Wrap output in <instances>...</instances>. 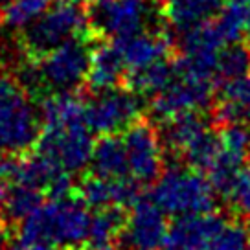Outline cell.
<instances>
[{
    "mask_svg": "<svg viewBox=\"0 0 250 250\" xmlns=\"http://www.w3.org/2000/svg\"><path fill=\"white\" fill-rule=\"evenodd\" d=\"M88 171L103 179L129 177V162L122 134H100V138L94 140Z\"/></svg>",
    "mask_w": 250,
    "mask_h": 250,
    "instance_id": "e0dca14e",
    "label": "cell"
},
{
    "mask_svg": "<svg viewBox=\"0 0 250 250\" xmlns=\"http://www.w3.org/2000/svg\"><path fill=\"white\" fill-rule=\"evenodd\" d=\"M129 210H131L129 206H122V204H107L102 208H94L86 245L90 249L116 245L122 230L127 225Z\"/></svg>",
    "mask_w": 250,
    "mask_h": 250,
    "instance_id": "d6986e66",
    "label": "cell"
},
{
    "mask_svg": "<svg viewBox=\"0 0 250 250\" xmlns=\"http://www.w3.org/2000/svg\"><path fill=\"white\" fill-rule=\"evenodd\" d=\"M42 129L41 110L19 79L0 72V151L26 153Z\"/></svg>",
    "mask_w": 250,
    "mask_h": 250,
    "instance_id": "3957f363",
    "label": "cell"
},
{
    "mask_svg": "<svg viewBox=\"0 0 250 250\" xmlns=\"http://www.w3.org/2000/svg\"><path fill=\"white\" fill-rule=\"evenodd\" d=\"M122 134L129 175L142 186L155 184L166 167V151L158 127L151 118H138Z\"/></svg>",
    "mask_w": 250,
    "mask_h": 250,
    "instance_id": "ba28073f",
    "label": "cell"
},
{
    "mask_svg": "<svg viewBox=\"0 0 250 250\" xmlns=\"http://www.w3.org/2000/svg\"><path fill=\"white\" fill-rule=\"evenodd\" d=\"M85 122L96 134L124 133L129 125L136 122L146 109L140 94L129 90L127 86H114L100 92H86Z\"/></svg>",
    "mask_w": 250,
    "mask_h": 250,
    "instance_id": "52a82bcc",
    "label": "cell"
},
{
    "mask_svg": "<svg viewBox=\"0 0 250 250\" xmlns=\"http://www.w3.org/2000/svg\"><path fill=\"white\" fill-rule=\"evenodd\" d=\"M211 125H215L211 114H206V110H191L177 114L162 124H156V127L162 138L166 155L169 156L171 162H180L186 149L201 134L206 133Z\"/></svg>",
    "mask_w": 250,
    "mask_h": 250,
    "instance_id": "7c38bea8",
    "label": "cell"
},
{
    "mask_svg": "<svg viewBox=\"0 0 250 250\" xmlns=\"http://www.w3.org/2000/svg\"><path fill=\"white\" fill-rule=\"evenodd\" d=\"M227 0H164L162 17L175 31L184 33L213 21L223 11Z\"/></svg>",
    "mask_w": 250,
    "mask_h": 250,
    "instance_id": "2e32d148",
    "label": "cell"
},
{
    "mask_svg": "<svg viewBox=\"0 0 250 250\" xmlns=\"http://www.w3.org/2000/svg\"><path fill=\"white\" fill-rule=\"evenodd\" d=\"M46 201V195L22 184H11L6 197V203L0 208V223L8 230V234L17 239L19 237V228L24 219L31 215L33 211L41 208Z\"/></svg>",
    "mask_w": 250,
    "mask_h": 250,
    "instance_id": "ac0fdd59",
    "label": "cell"
},
{
    "mask_svg": "<svg viewBox=\"0 0 250 250\" xmlns=\"http://www.w3.org/2000/svg\"><path fill=\"white\" fill-rule=\"evenodd\" d=\"M151 199L166 215L173 217L208 213L215 210L217 204V195L206 175L179 162H171L156 179Z\"/></svg>",
    "mask_w": 250,
    "mask_h": 250,
    "instance_id": "7a4b0ae2",
    "label": "cell"
},
{
    "mask_svg": "<svg viewBox=\"0 0 250 250\" xmlns=\"http://www.w3.org/2000/svg\"><path fill=\"white\" fill-rule=\"evenodd\" d=\"M124 55L127 72L147 66L151 62L167 59L171 52V41L160 30H147L131 35L127 39L114 41Z\"/></svg>",
    "mask_w": 250,
    "mask_h": 250,
    "instance_id": "9a60e30c",
    "label": "cell"
},
{
    "mask_svg": "<svg viewBox=\"0 0 250 250\" xmlns=\"http://www.w3.org/2000/svg\"><path fill=\"white\" fill-rule=\"evenodd\" d=\"M225 211L230 215L250 219V164H243L237 171L228 193L223 197Z\"/></svg>",
    "mask_w": 250,
    "mask_h": 250,
    "instance_id": "cb8c5ba5",
    "label": "cell"
},
{
    "mask_svg": "<svg viewBox=\"0 0 250 250\" xmlns=\"http://www.w3.org/2000/svg\"><path fill=\"white\" fill-rule=\"evenodd\" d=\"M21 31V48L26 57L39 59L64 41L90 33L86 6L81 0H54L37 21Z\"/></svg>",
    "mask_w": 250,
    "mask_h": 250,
    "instance_id": "277c9868",
    "label": "cell"
},
{
    "mask_svg": "<svg viewBox=\"0 0 250 250\" xmlns=\"http://www.w3.org/2000/svg\"><path fill=\"white\" fill-rule=\"evenodd\" d=\"M249 2H250V0H249Z\"/></svg>",
    "mask_w": 250,
    "mask_h": 250,
    "instance_id": "f546056e",
    "label": "cell"
},
{
    "mask_svg": "<svg viewBox=\"0 0 250 250\" xmlns=\"http://www.w3.org/2000/svg\"><path fill=\"white\" fill-rule=\"evenodd\" d=\"M0 19H2V15H0Z\"/></svg>",
    "mask_w": 250,
    "mask_h": 250,
    "instance_id": "83f0119b",
    "label": "cell"
},
{
    "mask_svg": "<svg viewBox=\"0 0 250 250\" xmlns=\"http://www.w3.org/2000/svg\"><path fill=\"white\" fill-rule=\"evenodd\" d=\"M166 213L151 197L142 195L129 210L127 225L118 237L124 250H160L167 235Z\"/></svg>",
    "mask_w": 250,
    "mask_h": 250,
    "instance_id": "30bf717a",
    "label": "cell"
},
{
    "mask_svg": "<svg viewBox=\"0 0 250 250\" xmlns=\"http://www.w3.org/2000/svg\"><path fill=\"white\" fill-rule=\"evenodd\" d=\"M92 131L85 120L74 124H42L33 151L55 160L64 171L79 175L92 158Z\"/></svg>",
    "mask_w": 250,
    "mask_h": 250,
    "instance_id": "8992f818",
    "label": "cell"
},
{
    "mask_svg": "<svg viewBox=\"0 0 250 250\" xmlns=\"http://www.w3.org/2000/svg\"><path fill=\"white\" fill-rule=\"evenodd\" d=\"M88 37L92 35L83 33L72 37L39 59H33L21 81L24 88L35 92L48 90L50 94L83 88L92 57Z\"/></svg>",
    "mask_w": 250,
    "mask_h": 250,
    "instance_id": "6da1fadb",
    "label": "cell"
},
{
    "mask_svg": "<svg viewBox=\"0 0 250 250\" xmlns=\"http://www.w3.org/2000/svg\"><path fill=\"white\" fill-rule=\"evenodd\" d=\"M247 74H250V48L237 41L225 44L219 52L217 76L223 81H232Z\"/></svg>",
    "mask_w": 250,
    "mask_h": 250,
    "instance_id": "603a6c76",
    "label": "cell"
},
{
    "mask_svg": "<svg viewBox=\"0 0 250 250\" xmlns=\"http://www.w3.org/2000/svg\"><path fill=\"white\" fill-rule=\"evenodd\" d=\"M175 74H177L175 62L167 61V59H160V61L151 62L147 66L129 70L125 74L122 86H127L129 90L140 94L142 98H153L171 83Z\"/></svg>",
    "mask_w": 250,
    "mask_h": 250,
    "instance_id": "ffe728a7",
    "label": "cell"
},
{
    "mask_svg": "<svg viewBox=\"0 0 250 250\" xmlns=\"http://www.w3.org/2000/svg\"><path fill=\"white\" fill-rule=\"evenodd\" d=\"M88 2H92V0H88Z\"/></svg>",
    "mask_w": 250,
    "mask_h": 250,
    "instance_id": "4316f807",
    "label": "cell"
},
{
    "mask_svg": "<svg viewBox=\"0 0 250 250\" xmlns=\"http://www.w3.org/2000/svg\"><path fill=\"white\" fill-rule=\"evenodd\" d=\"M48 250H55V249H48Z\"/></svg>",
    "mask_w": 250,
    "mask_h": 250,
    "instance_id": "484cf974",
    "label": "cell"
},
{
    "mask_svg": "<svg viewBox=\"0 0 250 250\" xmlns=\"http://www.w3.org/2000/svg\"><path fill=\"white\" fill-rule=\"evenodd\" d=\"M86 15L92 37L120 41L151 30L162 17V6L155 0H92Z\"/></svg>",
    "mask_w": 250,
    "mask_h": 250,
    "instance_id": "5b68a950",
    "label": "cell"
},
{
    "mask_svg": "<svg viewBox=\"0 0 250 250\" xmlns=\"http://www.w3.org/2000/svg\"><path fill=\"white\" fill-rule=\"evenodd\" d=\"M6 2H8V0H6Z\"/></svg>",
    "mask_w": 250,
    "mask_h": 250,
    "instance_id": "f1b7e54d",
    "label": "cell"
},
{
    "mask_svg": "<svg viewBox=\"0 0 250 250\" xmlns=\"http://www.w3.org/2000/svg\"><path fill=\"white\" fill-rule=\"evenodd\" d=\"M211 105H213V81L177 72L171 83L151 98L149 114L155 124H162L182 112L211 109Z\"/></svg>",
    "mask_w": 250,
    "mask_h": 250,
    "instance_id": "9c48e42d",
    "label": "cell"
},
{
    "mask_svg": "<svg viewBox=\"0 0 250 250\" xmlns=\"http://www.w3.org/2000/svg\"><path fill=\"white\" fill-rule=\"evenodd\" d=\"M210 114L215 127L228 124L250 125V74L223 83Z\"/></svg>",
    "mask_w": 250,
    "mask_h": 250,
    "instance_id": "4fadbf2b",
    "label": "cell"
},
{
    "mask_svg": "<svg viewBox=\"0 0 250 250\" xmlns=\"http://www.w3.org/2000/svg\"><path fill=\"white\" fill-rule=\"evenodd\" d=\"M203 250H250V219L228 213L227 221L213 232Z\"/></svg>",
    "mask_w": 250,
    "mask_h": 250,
    "instance_id": "44dd1931",
    "label": "cell"
},
{
    "mask_svg": "<svg viewBox=\"0 0 250 250\" xmlns=\"http://www.w3.org/2000/svg\"><path fill=\"white\" fill-rule=\"evenodd\" d=\"M228 217V211L189 213L173 219L167 227L164 250H203L206 241Z\"/></svg>",
    "mask_w": 250,
    "mask_h": 250,
    "instance_id": "8fae6325",
    "label": "cell"
},
{
    "mask_svg": "<svg viewBox=\"0 0 250 250\" xmlns=\"http://www.w3.org/2000/svg\"><path fill=\"white\" fill-rule=\"evenodd\" d=\"M54 0H8L2 9V22L11 30H24L37 21Z\"/></svg>",
    "mask_w": 250,
    "mask_h": 250,
    "instance_id": "7402d4cb",
    "label": "cell"
},
{
    "mask_svg": "<svg viewBox=\"0 0 250 250\" xmlns=\"http://www.w3.org/2000/svg\"><path fill=\"white\" fill-rule=\"evenodd\" d=\"M125 74H127V66H125L124 55L116 42L110 41L107 44H100L96 50H92L90 68H88L83 88H86V92H100V90L114 88L124 83Z\"/></svg>",
    "mask_w": 250,
    "mask_h": 250,
    "instance_id": "5bb4252c",
    "label": "cell"
},
{
    "mask_svg": "<svg viewBox=\"0 0 250 250\" xmlns=\"http://www.w3.org/2000/svg\"><path fill=\"white\" fill-rule=\"evenodd\" d=\"M61 250H124L116 247V245H109V247H102V249H90L88 245H81V247H68V249H61Z\"/></svg>",
    "mask_w": 250,
    "mask_h": 250,
    "instance_id": "d4e9b609",
    "label": "cell"
}]
</instances>
